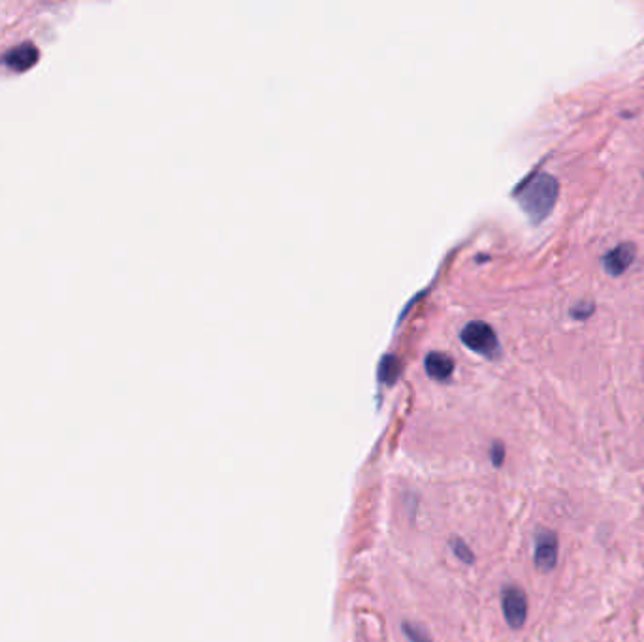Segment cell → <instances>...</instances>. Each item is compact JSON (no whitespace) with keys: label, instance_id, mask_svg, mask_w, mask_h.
Returning a JSON list of instances; mask_svg holds the SVG:
<instances>
[{"label":"cell","instance_id":"30bf717a","mask_svg":"<svg viewBox=\"0 0 644 642\" xmlns=\"http://www.w3.org/2000/svg\"><path fill=\"white\" fill-rule=\"evenodd\" d=\"M490 458H492V463H494L496 467L503 466V461H505V446H503L501 441H496V443L492 445Z\"/></svg>","mask_w":644,"mask_h":642},{"label":"cell","instance_id":"8fae6325","mask_svg":"<svg viewBox=\"0 0 644 642\" xmlns=\"http://www.w3.org/2000/svg\"><path fill=\"white\" fill-rule=\"evenodd\" d=\"M392 367L395 369V360L392 356H387L384 358V362L381 364V379L392 380V377H394V373L390 371Z\"/></svg>","mask_w":644,"mask_h":642},{"label":"cell","instance_id":"7a4b0ae2","mask_svg":"<svg viewBox=\"0 0 644 642\" xmlns=\"http://www.w3.org/2000/svg\"><path fill=\"white\" fill-rule=\"evenodd\" d=\"M461 341L468 345L469 349L481 352L484 356H496L499 350V341L496 332L490 324L483 321L468 322L461 330Z\"/></svg>","mask_w":644,"mask_h":642},{"label":"cell","instance_id":"ba28073f","mask_svg":"<svg viewBox=\"0 0 644 642\" xmlns=\"http://www.w3.org/2000/svg\"><path fill=\"white\" fill-rule=\"evenodd\" d=\"M450 548H452L454 555L463 562L465 565H473L475 563V554H473V550L465 544V540H461L460 537H454L450 539Z\"/></svg>","mask_w":644,"mask_h":642},{"label":"cell","instance_id":"52a82bcc","mask_svg":"<svg viewBox=\"0 0 644 642\" xmlns=\"http://www.w3.org/2000/svg\"><path fill=\"white\" fill-rule=\"evenodd\" d=\"M452 369L454 362L447 352L433 350V352H430L426 356V371L430 373V377H433V379H447L448 375L452 373Z\"/></svg>","mask_w":644,"mask_h":642},{"label":"cell","instance_id":"5b68a950","mask_svg":"<svg viewBox=\"0 0 644 642\" xmlns=\"http://www.w3.org/2000/svg\"><path fill=\"white\" fill-rule=\"evenodd\" d=\"M635 253L637 249L633 243H622L618 247L610 249L605 258H603V268L607 271L608 275H622L628 271L633 260H635Z\"/></svg>","mask_w":644,"mask_h":642},{"label":"cell","instance_id":"9c48e42d","mask_svg":"<svg viewBox=\"0 0 644 642\" xmlns=\"http://www.w3.org/2000/svg\"><path fill=\"white\" fill-rule=\"evenodd\" d=\"M402 629H403V635L409 639V642H433L432 637L428 635V631L420 628L418 623H413V621H403Z\"/></svg>","mask_w":644,"mask_h":642},{"label":"cell","instance_id":"7c38bea8","mask_svg":"<svg viewBox=\"0 0 644 642\" xmlns=\"http://www.w3.org/2000/svg\"><path fill=\"white\" fill-rule=\"evenodd\" d=\"M593 311V306L592 303H590V306L586 307V303H582V306H577V307H573L571 309V314L573 317H575V319H586V317H588V314L592 313Z\"/></svg>","mask_w":644,"mask_h":642},{"label":"cell","instance_id":"277c9868","mask_svg":"<svg viewBox=\"0 0 644 642\" xmlns=\"http://www.w3.org/2000/svg\"><path fill=\"white\" fill-rule=\"evenodd\" d=\"M557 550H560V540L556 533L550 529H539L535 535V567L541 573H550L556 569Z\"/></svg>","mask_w":644,"mask_h":642},{"label":"cell","instance_id":"3957f363","mask_svg":"<svg viewBox=\"0 0 644 642\" xmlns=\"http://www.w3.org/2000/svg\"><path fill=\"white\" fill-rule=\"evenodd\" d=\"M501 608L505 616L507 626L511 629H520L527 620V595L520 586L509 584L501 591Z\"/></svg>","mask_w":644,"mask_h":642},{"label":"cell","instance_id":"8992f818","mask_svg":"<svg viewBox=\"0 0 644 642\" xmlns=\"http://www.w3.org/2000/svg\"><path fill=\"white\" fill-rule=\"evenodd\" d=\"M38 60V49L32 44H21L19 47H15L12 51L6 53L4 62L10 68H14L17 72H25L32 66L36 65Z\"/></svg>","mask_w":644,"mask_h":642},{"label":"cell","instance_id":"6da1fadb","mask_svg":"<svg viewBox=\"0 0 644 642\" xmlns=\"http://www.w3.org/2000/svg\"><path fill=\"white\" fill-rule=\"evenodd\" d=\"M560 194V183L550 174H537L518 190V202L533 222L547 219Z\"/></svg>","mask_w":644,"mask_h":642}]
</instances>
